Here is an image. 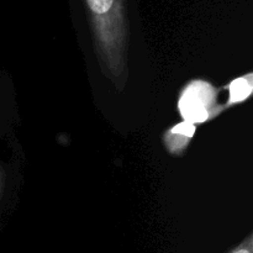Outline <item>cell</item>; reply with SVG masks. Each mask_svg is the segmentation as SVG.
Returning a JSON list of instances; mask_svg holds the SVG:
<instances>
[{"label":"cell","instance_id":"4","mask_svg":"<svg viewBox=\"0 0 253 253\" xmlns=\"http://www.w3.org/2000/svg\"><path fill=\"white\" fill-rule=\"evenodd\" d=\"M227 90L229 98L224 104L225 108H230L247 100L253 91V74L247 73L246 76H241L231 81L227 85Z\"/></svg>","mask_w":253,"mask_h":253},{"label":"cell","instance_id":"6","mask_svg":"<svg viewBox=\"0 0 253 253\" xmlns=\"http://www.w3.org/2000/svg\"><path fill=\"white\" fill-rule=\"evenodd\" d=\"M1 187H2V172L0 170V190H1Z\"/></svg>","mask_w":253,"mask_h":253},{"label":"cell","instance_id":"5","mask_svg":"<svg viewBox=\"0 0 253 253\" xmlns=\"http://www.w3.org/2000/svg\"><path fill=\"white\" fill-rule=\"evenodd\" d=\"M231 253H253V241L252 235H250L240 246H237Z\"/></svg>","mask_w":253,"mask_h":253},{"label":"cell","instance_id":"3","mask_svg":"<svg viewBox=\"0 0 253 253\" xmlns=\"http://www.w3.org/2000/svg\"><path fill=\"white\" fill-rule=\"evenodd\" d=\"M195 131H197V125L184 120L172 126L163 135V142H165L166 148L174 156L183 155L192 138L194 137Z\"/></svg>","mask_w":253,"mask_h":253},{"label":"cell","instance_id":"1","mask_svg":"<svg viewBox=\"0 0 253 253\" xmlns=\"http://www.w3.org/2000/svg\"><path fill=\"white\" fill-rule=\"evenodd\" d=\"M85 4L104 73L121 88L127 78V22L124 0H85Z\"/></svg>","mask_w":253,"mask_h":253},{"label":"cell","instance_id":"2","mask_svg":"<svg viewBox=\"0 0 253 253\" xmlns=\"http://www.w3.org/2000/svg\"><path fill=\"white\" fill-rule=\"evenodd\" d=\"M225 109L217 104V90L211 83L203 79L190 81L180 91L178 111L184 121L194 125L216 118Z\"/></svg>","mask_w":253,"mask_h":253}]
</instances>
